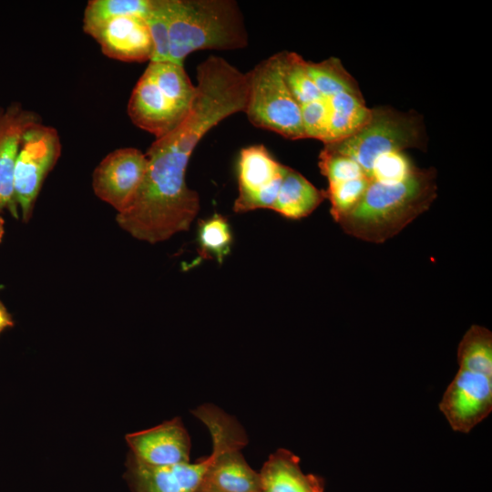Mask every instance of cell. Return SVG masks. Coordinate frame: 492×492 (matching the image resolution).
Instances as JSON below:
<instances>
[{"label": "cell", "mask_w": 492, "mask_h": 492, "mask_svg": "<svg viewBox=\"0 0 492 492\" xmlns=\"http://www.w3.org/2000/svg\"><path fill=\"white\" fill-rule=\"evenodd\" d=\"M248 77L244 113L259 128L288 139L306 138L301 107L290 92L282 74L281 52L259 62Z\"/></svg>", "instance_id": "obj_7"}, {"label": "cell", "mask_w": 492, "mask_h": 492, "mask_svg": "<svg viewBox=\"0 0 492 492\" xmlns=\"http://www.w3.org/2000/svg\"><path fill=\"white\" fill-rule=\"evenodd\" d=\"M41 121L35 112L18 104L0 109V211L8 210L18 218L14 194V172L20 141L26 129Z\"/></svg>", "instance_id": "obj_15"}, {"label": "cell", "mask_w": 492, "mask_h": 492, "mask_svg": "<svg viewBox=\"0 0 492 492\" xmlns=\"http://www.w3.org/2000/svg\"><path fill=\"white\" fill-rule=\"evenodd\" d=\"M415 166L404 152H394L379 158L371 171L370 180L398 181L410 174Z\"/></svg>", "instance_id": "obj_28"}, {"label": "cell", "mask_w": 492, "mask_h": 492, "mask_svg": "<svg viewBox=\"0 0 492 492\" xmlns=\"http://www.w3.org/2000/svg\"><path fill=\"white\" fill-rule=\"evenodd\" d=\"M371 180L367 176L351 180L329 183L325 191L331 202V214L338 223L363 199Z\"/></svg>", "instance_id": "obj_24"}, {"label": "cell", "mask_w": 492, "mask_h": 492, "mask_svg": "<svg viewBox=\"0 0 492 492\" xmlns=\"http://www.w3.org/2000/svg\"><path fill=\"white\" fill-rule=\"evenodd\" d=\"M105 56L124 62L150 61L153 43L143 17L121 16L107 21L87 33Z\"/></svg>", "instance_id": "obj_13"}, {"label": "cell", "mask_w": 492, "mask_h": 492, "mask_svg": "<svg viewBox=\"0 0 492 492\" xmlns=\"http://www.w3.org/2000/svg\"><path fill=\"white\" fill-rule=\"evenodd\" d=\"M319 168L329 183L342 182L366 176L354 159L323 148L319 156Z\"/></svg>", "instance_id": "obj_26"}, {"label": "cell", "mask_w": 492, "mask_h": 492, "mask_svg": "<svg viewBox=\"0 0 492 492\" xmlns=\"http://www.w3.org/2000/svg\"><path fill=\"white\" fill-rule=\"evenodd\" d=\"M14 325L13 318L0 300V333Z\"/></svg>", "instance_id": "obj_29"}, {"label": "cell", "mask_w": 492, "mask_h": 492, "mask_svg": "<svg viewBox=\"0 0 492 492\" xmlns=\"http://www.w3.org/2000/svg\"><path fill=\"white\" fill-rule=\"evenodd\" d=\"M153 43L150 61H170L169 21L165 0H150L149 9L145 16Z\"/></svg>", "instance_id": "obj_25"}, {"label": "cell", "mask_w": 492, "mask_h": 492, "mask_svg": "<svg viewBox=\"0 0 492 492\" xmlns=\"http://www.w3.org/2000/svg\"><path fill=\"white\" fill-rule=\"evenodd\" d=\"M196 96L185 119L149 148L148 169L130 205L117 214L132 237L157 243L188 231L200 210L198 193L186 183L191 153L228 117L243 112L246 92L233 76L204 67L197 70Z\"/></svg>", "instance_id": "obj_1"}, {"label": "cell", "mask_w": 492, "mask_h": 492, "mask_svg": "<svg viewBox=\"0 0 492 492\" xmlns=\"http://www.w3.org/2000/svg\"><path fill=\"white\" fill-rule=\"evenodd\" d=\"M281 57L285 83L300 107L324 98L307 72L306 61L300 55L283 51Z\"/></svg>", "instance_id": "obj_23"}, {"label": "cell", "mask_w": 492, "mask_h": 492, "mask_svg": "<svg viewBox=\"0 0 492 492\" xmlns=\"http://www.w3.org/2000/svg\"><path fill=\"white\" fill-rule=\"evenodd\" d=\"M329 128L324 144L344 139L370 119L372 108L365 106L361 92H341L327 99Z\"/></svg>", "instance_id": "obj_18"}, {"label": "cell", "mask_w": 492, "mask_h": 492, "mask_svg": "<svg viewBox=\"0 0 492 492\" xmlns=\"http://www.w3.org/2000/svg\"><path fill=\"white\" fill-rule=\"evenodd\" d=\"M425 133L416 113L400 112L389 107L372 108L369 121L352 136L324 144L327 149L355 160L370 179L375 161L382 156L423 149Z\"/></svg>", "instance_id": "obj_5"}, {"label": "cell", "mask_w": 492, "mask_h": 492, "mask_svg": "<svg viewBox=\"0 0 492 492\" xmlns=\"http://www.w3.org/2000/svg\"><path fill=\"white\" fill-rule=\"evenodd\" d=\"M457 360L439 409L454 431L466 434L492 411V333L472 325L458 344Z\"/></svg>", "instance_id": "obj_4"}, {"label": "cell", "mask_w": 492, "mask_h": 492, "mask_svg": "<svg viewBox=\"0 0 492 492\" xmlns=\"http://www.w3.org/2000/svg\"><path fill=\"white\" fill-rule=\"evenodd\" d=\"M170 61L183 65L192 52L248 46L243 14L234 0H165Z\"/></svg>", "instance_id": "obj_3"}, {"label": "cell", "mask_w": 492, "mask_h": 492, "mask_svg": "<svg viewBox=\"0 0 492 492\" xmlns=\"http://www.w3.org/2000/svg\"><path fill=\"white\" fill-rule=\"evenodd\" d=\"M436 172L417 167L401 180H372L357 206L338 223L355 238L382 243L429 209L436 198Z\"/></svg>", "instance_id": "obj_2"}, {"label": "cell", "mask_w": 492, "mask_h": 492, "mask_svg": "<svg viewBox=\"0 0 492 492\" xmlns=\"http://www.w3.org/2000/svg\"><path fill=\"white\" fill-rule=\"evenodd\" d=\"M192 414L205 425L212 440L214 460L202 487L217 492H261L260 473L241 453L248 439L238 421L211 404L195 408Z\"/></svg>", "instance_id": "obj_6"}, {"label": "cell", "mask_w": 492, "mask_h": 492, "mask_svg": "<svg viewBox=\"0 0 492 492\" xmlns=\"http://www.w3.org/2000/svg\"><path fill=\"white\" fill-rule=\"evenodd\" d=\"M261 492H324L323 479L304 473L300 458L280 448L270 455L261 472Z\"/></svg>", "instance_id": "obj_16"}, {"label": "cell", "mask_w": 492, "mask_h": 492, "mask_svg": "<svg viewBox=\"0 0 492 492\" xmlns=\"http://www.w3.org/2000/svg\"><path fill=\"white\" fill-rule=\"evenodd\" d=\"M306 69L325 99L341 92H360L357 82L336 57L319 63L306 61Z\"/></svg>", "instance_id": "obj_20"}, {"label": "cell", "mask_w": 492, "mask_h": 492, "mask_svg": "<svg viewBox=\"0 0 492 492\" xmlns=\"http://www.w3.org/2000/svg\"><path fill=\"white\" fill-rule=\"evenodd\" d=\"M145 73L153 80L164 96L179 109L189 113L196 96L183 65L172 61H149Z\"/></svg>", "instance_id": "obj_19"}, {"label": "cell", "mask_w": 492, "mask_h": 492, "mask_svg": "<svg viewBox=\"0 0 492 492\" xmlns=\"http://www.w3.org/2000/svg\"><path fill=\"white\" fill-rule=\"evenodd\" d=\"M150 0H92L86 6L83 30L87 34L99 25L121 16L145 18Z\"/></svg>", "instance_id": "obj_21"}, {"label": "cell", "mask_w": 492, "mask_h": 492, "mask_svg": "<svg viewBox=\"0 0 492 492\" xmlns=\"http://www.w3.org/2000/svg\"><path fill=\"white\" fill-rule=\"evenodd\" d=\"M130 456L151 467L190 462V438L179 417L126 436Z\"/></svg>", "instance_id": "obj_11"}, {"label": "cell", "mask_w": 492, "mask_h": 492, "mask_svg": "<svg viewBox=\"0 0 492 492\" xmlns=\"http://www.w3.org/2000/svg\"><path fill=\"white\" fill-rule=\"evenodd\" d=\"M326 198L301 173L284 166L283 176L276 200L272 208L282 216L298 220L311 214Z\"/></svg>", "instance_id": "obj_17"}, {"label": "cell", "mask_w": 492, "mask_h": 492, "mask_svg": "<svg viewBox=\"0 0 492 492\" xmlns=\"http://www.w3.org/2000/svg\"><path fill=\"white\" fill-rule=\"evenodd\" d=\"M302 121L306 138L326 143L329 128V107L323 98L301 106Z\"/></svg>", "instance_id": "obj_27"}, {"label": "cell", "mask_w": 492, "mask_h": 492, "mask_svg": "<svg viewBox=\"0 0 492 492\" xmlns=\"http://www.w3.org/2000/svg\"><path fill=\"white\" fill-rule=\"evenodd\" d=\"M147 169L146 154L135 148L118 149L108 154L95 169L93 190L118 213L122 212L132 202Z\"/></svg>", "instance_id": "obj_10"}, {"label": "cell", "mask_w": 492, "mask_h": 492, "mask_svg": "<svg viewBox=\"0 0 492 492\" xmlns=\"http://www.w3.org/2000/svg\"><path fill=\"white\" fill-rule=\"evenodd\" d=\"M61 150L56 129L41 121L24 132L15 166L14 194L25 222L31 218L43 182L56 166Z\"/></svg>", "instance_id": "obj_8"}, {"label": "cell", "mask_w": 492, "mask_h": 492, "mask_svg": "<svg viewBox=\"0 0 492 492\" xmlns=\"http://www.w3.org/2000/svg\"><path fill=\"white\" fill-rule=\"evenodd\" d=\"M213 460L211 452L194 463L151 467L128 455L125 478L133 492H199Z\"/></svg>", "instance_id": "obj_12"}, {"label": "cell", "mask_w": 492, "mask_h": 492, "mask_svg": "<svg viewBox=\"0 0 492 492\" xmlns=\"http://www.w3.org/2000/svg\"><path fill=\"white\" fill-rule=\"evenodd\" d=\"M4 233H5V220L2 217H0V242L2 241Z\"/></svg>", "instance_id": "obj_30"}, {"label": "cell", "mask_w": 492, "mask_h": 492, "mask_svg": "<svg viewBox=\"0 0 492 492\" xmlns=\"http://www.w3.org/2000/svg\"><path fill=\"white\" fill-rule=\"evenodd\" d=\"M200 252L203 258H214L221 264L231 252L232 232L227 219L220 214H214L200 220L198 227Z\"/></svg>", "instance_id": "obj_22"}, {"label": "cell", "mask_w": 492, "mask_h": 492, "mask_svg": "<svg viewBox=\"0 0 492 492\" xmlns=\"http://www.w3.org/2000/svg\"><path fill=\"white\" fill-rule=\"evenodd\" d=\"M199 492H217V491L212 490V489H210V488H207V487H201V488L200 489Z\"/></svg>", "instance_id": "obj_31"}, {"label": "cell", "mask_w": 492, "mask_h": 492, "mask_svg": "<svg viewBox=\"0 0 492 492\" xmlns=\"http://www.w3.org/2000/svg\"><path fill=\"white\" fill-rule=\"evenodd\" d=\"M284 166L263 145L242 149L237 165L239 193L233 205L234 211L272 209L280 190Z\"/></svg>", "instance_id": "obj_9"}, {"label": "cell", "mask_w": 492, "mask_h": 492, "mask_svg": "<svg viewBox=\"0 0 492 492\" xmlns=\"http://www.w3.org/2000/svg\"><path fill=\"white\" fill-rule=\"evenodd\" d=\"M128 114L134 125L159 138L174 130L189 113L175 107L144 72L131 93Z\"/></svg>", "instance_id": "obj_14"}]
</instances>
